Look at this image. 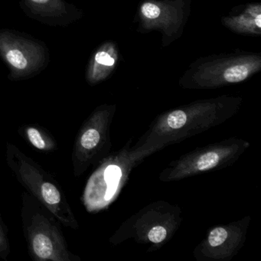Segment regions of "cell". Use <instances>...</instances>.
I'll return each mask as SVG.
<instances>
[{
  "label": "cell",
  "instance_id": "obj_1",
  "mask_svg": "<svg viewBox=\"0 0 261 261\" xmlns=\"http://www.w3.org/2000/svg\"><path fill=\"white\" fill-rule=\"evenodd\" d=\"M22 220L30 256L36 260L74 261L60 221L31 194L22 195Z\"/></svg>",
  "mask_w": 261,
  "mask_h": 261
},
{
  "label": "cell",
  "instance_id": "obj_2",
  "mask_svg": "<svg viewBox=\"0 0 261 261\" xmlns=\"http://www.w3.org/2000/svg\"><path fill=\"white\" fill-rule=\"evenodd\" d=\"M7 162L19 183L45 206L65 227L76 228L77 223L62 188L53 175L27 156L15 145H7Z\"/></svg>",
  "mask_w": 261,
  "mask_h": 261
},
{
  "label": "cell",
  "instance_id": "obj_3",
  "mask_svg": "<svg viewBox=\"0 0 261 261\" xmlns=\"http://www.w3.org/2000/svg\"><path fill=\"white\" fill-rule=\"evenodd\" d=\"M261 70L260 53L238 51L204 56L192 62L182 83L215 87L244 82Z\"/></svg>",
  "mask_w": 261,
  "mask_h": 261
},
{
  "label": "cell",
  "instance_id": "obj_4",
  "mask_svg": "<svg viewBox=\"0 0 261 261\" xmlns=\"http://www.w3.org/2000/svg\"><path fill=\"white\" fill-rule=\"evenodd\" d=\"M192 0H142L137 11L138 31L160 32L166 47L181 37L191 12Z\"/></svg>",
  "mask_w": 261,
  "mask_h": 261
},
{
  "label": "cell",
  "instance_id": "obj_5",
  "mask_svg": "<svg viewBox=\"0 0 261 261\" xmlns=\"http://www.w3.org/2000/svg\"><path fill=\"white\" fill-rule=\"evenodd\" d=\"M0 57L10 68L13 79L33 77L48 63L45 45L10 30H0Z\"/></svg>",
  "mask_w": 261,
  "mask_h": 261
},
{
  "label": "cell",
  "instance_id": "obj_6",
  "mask_svg": "<svg viewBox=\"0 0 261 261\" xmlns=\"http://www.w3.org/2000/svg\"><path fill=\"white\" fill-rule=\"evenodd\" d=\"M221 23L233 33L260 37V3H250L234 9L231 13L221 18Z\"/></svg>",
  "mask_w": 261,
  "mask_h": 261
},
{
  "label": "cell",
  "instance_id": "obj_7",
  "mask_svg": "<svg viewBox=\"0 0 261 261\" xmlns=\"http://www.w3.org/2000/svg\"><path fill=\"white\" fill-rule=\"evenodd\" d=\"M119 59L120 53L115 42L108 41L102 44L94 51L87 67L88 82L95 85L108 79L117 68Z\"/></svg>",
  "mask_w": 261,
  "mask_h": 261
},
{
  "label": "cell",
  "instance_id": "obj_8",
  "mask_svg": "<svg viewBox=\"0 0 261 261\" xmlns=\"http://www.w3.org/2000/svg\"><path fill=\"white\" fill-rule=\"evenodd\" d=\"M19 133L38 150L53 152L57 148V143L51 134L41 126L27 125L24 126Z\"/></svg>",
  "mask_w": 261,
  "mask_h": 261
},
{
  "label": "cell",
  "instance_id": "obj_9",
  "mask_svg": "<svg viewBox=\"0 0 261 261\" xmlns=\"http://www.w3.org/2000/svg\"><path fill=\"white\" fill-rule=\"evenodd\" d=\"M27 4L34 13L43 17H62L68 13L63 0H27Z\"/></svg>",
  "mask_w": 261,
  "mask_h": 261
},
{
  "label": "cell",
  "instance_id": "obj_10",
  "mask_svg": "<svg viewBox=\"0 0 261 261\" xmlns=\"http://www.w3.org/2000/svg\"><path fill=\"white\" fill-rule=\"evenodd\" d=\"M219 162V155L215 152H208L201 155L198 163L197 168L198 170L204 171L212 169L218 165Z\"/></svg>",
  "mask_w": 261,
  "mask_h": 261
},
{
  "label": "cell",
  "instance_id": "obj_11",
  "mask_svg": "<svg viewBox=\"0 0 261 261\" xmlns=\"http://www.w3.org/2000/svg\"><path fill=\"white\" fill-rule=\"evenodd\" d=\"M10 252V241L8 238V230L3 222L0 216V256L7 259Z\"/></svg>",
  "mask_w": 261,
  "mask_h": 261
},
{
  "label": "cell",
  "instance_id": "obj_12",
  "mask_svg": "<svg viewBox=\"0 0 261 261\" xmlns=\"http://www.w3.org/2000/svg\"><path fill=\"white\" fill-rule=\"evenodd\" d=\"M186 121H187V115L181 110L173 111L168 117V124L172 129H180L184 126Z\"/></svg>",
  "mask_w": 261,
  "mask_h": 261
},
{
  "label": "cell",
  "instance_id": "obj_13",
  "mask_svg": "<svg viewBox=\"0 0 261 261\" xmlns=\"http://www.w3.org/2000/svg\"><path fill=\"white\" fill-rule=\"evenodd\" d=\"M227 238V232L223 227L213 229L209 233L208 242L212 247H218L222 244Z\"/></svg>",
  "mask_w": 261,
  "mask_h": 261
},
{
  "label": "cell",
  "instance_id": "obj_14",
  "mask_svg": "<svg viewBox=\"0 0 261 261\" xmlns=\"http://www.w3.org/2000/svg\"><path fill=\"white\" fill-rule=\"evenodd\" d=\"M122 172L120 167L115 165H111L105 171V179L109 186H117L121 177Z\"/></svg>",
  "mask_w": 261,
  "mask_h": 261
},
{
  "label": "cell",
  "instance_id": "obj_15",
  "mask_svg": "<svg viewBox=\"0 0 261 261\" xmlns=\"http://www.w3.org/2000/svg\"><path fill=\"white\" fill-rule=\"evenodd\" d=\"M166 234H167V232L164 227L162 226H155L149 230L148 238L151 242L157 244V243L163 241V240L166 238Z\"/></svg>",
  "mask_w": 261,
  "mask_h": 261
},
{
  "label": "cell",
  "instance_id": "obj_16",
  "mask_svg": "<svg viewBox=\"0 0 261 261\" xmlns=\"http://www.w3.org/2000/svg\"><path fill=\"white\" fill-rule=\"evenodd\" d=\"M116 188H117V186H110L109 189H108L106 195H105V199L109 200L114 195Z\"/></svg>",
  "mask_w": 261,
  "mask_h": 261
}]
</instances>
